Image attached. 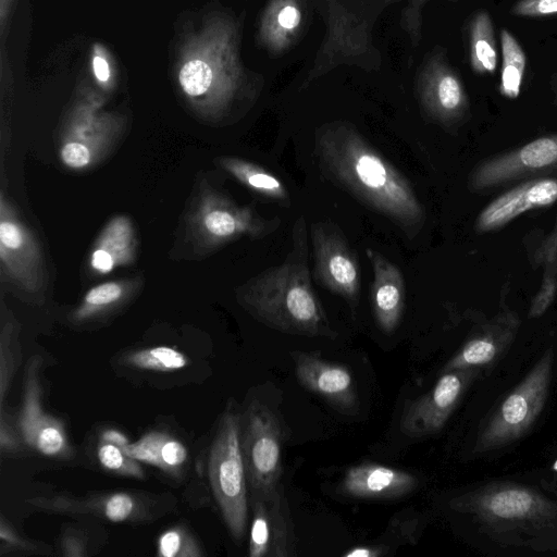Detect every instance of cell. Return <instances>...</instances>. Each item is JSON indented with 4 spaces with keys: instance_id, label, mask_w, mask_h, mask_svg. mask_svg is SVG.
<instances>
[{
    "instance_id": "1",
    "label": "cell",
    "mask_w": 557,
    "mask_h": 557,
    "mask_svg": "<svg viewBox=\"0 0 557 557\" xmlns=\"http://www.w3.org/2000/svg\"><path fill=\"white\" fill-rule=\"evenodd\" d=\"M314 153L334 184L409 237L420 232L425 210L411 184L355 129L344 125L324 129L317 135Z\"/></svg>"
},
{
    "instance_id": "2",
    "label": "cell",
    "mask_w": 557,
    "mask_h": 557,
    "mask_svg": "<svg viewBox=\"0 0 557 557\" xmlns=\"http://www.w3.org/2000/svg\"><path fill=\"white\" fill-rule=\"evenodd\" d=\"M237 298L258 321L277 331L310 337L335 336L311 285L302 216L295 223L293 249L285 261L250 278L238 288Z\"/></svg>"
},
{
    "instance_id": "3",
    "label": "cell",
    "mask_w": 557,
    "mask_h": 557,
    "mask_svg": "<svg viewBox=\"0 0 557 557\" xmlns=\"http://www.w3.org/2000/svg\"><path fill=\"white\" fill-rule=\"evenodd\" d=\"M208 475L231 535L242 542L247 527L249 488L242 450V419L232 404L225 409L212 441Z\"/></svg>"
},
{
    "instance_id": "4",
    "label": "cell",
    "mask_w": 557,
    "mask_h": 557,
    "mask_svg": "<svg viewBox=\"0 0 557 557\" xmlns=\"http://www.w3.org/2000/svg\"><path fill=\"white\" fill-rule=\"evenodd\" d=\"M223 37L218 25L208 24L182 46L177 82L187 102L202 116L216 115L232 90Z\"/></svg>"
},
{
    "instance_id": "5",
    "label": "cell",
    "mask_w": 557,
    "mask_h": 557,
    "mask_svg": "<svg viewBox=\"0 0 557 557\" xmlns=\"http://www.w3.org/2000/svg\"><path fill=\"white\" fill-rule=\"evenodd\" d=\"M249 206H239L210 185L201 186L186 215V230L196 249L215 250L242 237L261 238L280 226Z\"/></svg>"
},
{
    "instance_id": "6",
    "label": "cell",
    "mask_w": 557,
    "mask_h": 557,
    "mask_svg": "<svg viewBox=\"0 0 557 557\" xmlns=\"http://www.w3.org/2000/svg\"><path fill=\"white\" fill-rule=\"evenodd\" d=\"M97 97L87 95L71 110L60 132L59 157L72 171H86L101 162L123 134L122 116L100 110Z\"/></svg>"
},
{
    "instance_id": "7",
    "label": "cell",
    "mask_w": 557,
    "mask_h": 557,
    "mask_svg": "<svg viewBox=\"0 0 557 557\" xmlns=\"http://www.w3.org/2000/svg\"><path fill=\"white\" fill-rule=\"evenodd\" d=\"M552 368L553 351L549 349L492 414L478 437L474 453L500 448L530 429L546 401Z\"/></svg>"
},
{
    "instance_id": "8",
    "label": "cell",
    "mask_w": 557,
    "mask_h": 557,
    "mask_svg": "<svg viewBox=\"0 0 557 557\" xmlns=\"http://www.w3.org/2000/svg\"><path fill=\"white\" fill-rule=\"evenodd\" d=\"M283 434L274 412L253 401L242 422V450L249 492H265L281 482Z\"/></svg>"
},
{
    "instance_id": "9",
    "label": "cell",
    "mask_w": 557,
    "mask_h": 557,
    "mask_svg": "<svg viewBox=\"0 0 557 557\" xmlns=\"http://www.w3.org/2000/svg\"><path fill=\"white\" fill-rule=\"evenodd\" d=\"M311 243L315 281L344 298L355 310L359 302L361 273L357 256L344 234L331 223H313Z\"/></svg>"
},
{
    "instance_id": "10",
    "label": "cell",
    "mask_w": 557,
    "mask_h": 557,
    "mask_svg": "<svg viewBox=\"0 0 557 557\" xmlns=\"http://www.w3.org/2000/svg\"><path fill=\"white\" fill-rule=\"evenodd\" d=\"M451 507L470 511L491 524L549 522L557 508L536 492L518 485L497 484L456 498Z\"/></svg>"
},
{
    "instance_id": "11",
    "label": "cell",
    "mask_w": 557,
    "mask_h": 557,
    "mask_svg": "<svg viewBox=\"0 0 557 557\" xmlns=\"http://www.w3.org/2000/svg\"><path fill=\"white\" fill-rule=\"evenodd\" d=\"M0 264L2 273L23 290L37 293L44 288L46 271L39 243L3 194L0 200Z\"/></svg>"
},
{
    "instance_id": "12",
    "label": "cell",
    "mask_w": 557,
    "mask_h": 557,
    "mask_svg": "<svg viewBox=\"0 0 557 557\" xmlns=\"http://www.w3.org/2000/svg\"><path fill=\"white\" fill-rule=\"evenodd\" d=\"M251 523L248 555L250 557H290L296 555L294 525L280 483L265 492H249Z\"/></svg>"
},
{
    "instance_id": "13",
    "label": "cell",
    "mask_w": 557,
    "mask_h": 557,
    "mask_svg": "<svg viewBox=\"0 0 557 557\" xmlns=\"http://www.w3.org/2000/svg\"><path fill=\"white\" fill-rule=\"evenodd\" d=\"M41 359L34 356L24 373L23 399L18 416V431L22 441L37 453L53 458H69V444L63 423L47 413L41 404L39 368Z\"/></svg>"
},
{
    "instance_id": "14",
    "label": "cell",
    "mask_w": 557,
    "mask_h": 557,
    "mask_svg": "<svg viewBox=\"0 0 557 557\" xmlns=\"http://www.w3.org/2000/svg\"><path fill=\"white\" fill-rule=\"evenodd\" d=\"M554 169H557V134L535 138L478 163L468 185L471 190H486Z\"/></svg>"
},
{
    "instance_id": "15",
    "label": "cell",
    "mask_w": 557,
    "mask_h": 557,
    "mask_svg": "<svg viewBox=\"0 0 557 557\" xmlns=\"http://www.w3.org/2000/svg\"><path fill=\"white\" fill-rule=\"evenodd\" d=\"M476 373V368L457 369L442 373L430 392L406 408L400 420L401 432L412 437L438 432Z\"/></svg>"
},
{
    "instance_id": "16",
    "label": "cell",
    "mask_w": 557,
    "mask_h": 557,
    "mask_svg": "<svg viewBox=\"0 0 557 557\" xmlns=\"http://www.w3.org/2000/svg\"><path fill=\"white\" fill-rule=\"evenodd\" d=\"M292 356L297 380L304 387L342 412L351 414L357 410L356 383L346 366L326 361L314 352L296 351Z\"/></svg>"
},
{
    "instance_id": "17",
    "label": "cell",
    "mask_w": 557,
    "mask_h": 557,
    "mask_svg": "<svg viewBox=\"0 0 557 557\" xmlns=\"http://www.w3.org/2000/svg\"><path fill=\"white\" fill-rule=\"evenodd\" d=\"M557 201V178L537 177L525 181L488 202L474 222L476 233L503 227L520 214L552 206Z\"/></svg>"
},
{
    "instance_id": "18",
    "label": "cell",
    "mask_w": 557,
    "mask_h": 557,
    "mask_svg": "<svg viewBox=\"0 0 557 557\" xmlns=\"http://www.w3.org/2000/svg\"><path fill=\"white\" fill-rule=\"evenodd\" d=\"M366 255L373 271L370 287L373 315L382 332L391 334L398 326L405 310V278L399 268L381 252L367 248Z\"/></svg>"
},
{
    "instance_id": "19",
    "label": "cell",
    "mask_w": 557,
    "mask_h": 557,
    "mask_svg": "<svg viewBox=\"0 0 557 557\" xmlns=\"http://www.w3.org/2000/svg\"><path fill=\"white\" fill-rule=\"evenodd\" d=\"M417 485L418 479L407 471L364 462L350 467L339 487L354 498L395 499L409 494Z\"/></svg>"
},
{
    "instance_id": "20",
    "label": "cell",
    "mask_w": 557,
    "mask_h": 557,
    "mask_svg": "<svg viewBox=\"0 0 557 557\" xmlns=\"http://www.w3.org/2000/svg\"><path fill=\"white\" fill-rule=\"evenodd\" d=\"M137 239L132 220L124 214L111 218L96 238L89 252L91 272L103 275L136 259Z\"/></svg>"
},
{
    "instance_id": "21",
    "label": "cell",
    "mask_w": 557,
    "mask_h": 557,
    "mask_svg": "<svg viewBox=\"0 0 557 557\" xmlns=\"http://www.w3.org/2000/svg\"><path fill=\"white\" fill-rule=\"evenodd\" d=\"M518 320L512 314L495 319L483 331L469 339L445 364L442 373L466 368H478L493 362L512 342Z\"/></svg>"
},
{
    "instance_id": "22",
    "label": "cell",
    "mask_w": 557,
    "mask_h": 557,
    "mask_svg": "<svg viewBox=\"0 0 557 557\" xmlns=\"http://www.w3.org/2000/svg\"><path fill=\"white\" fill-rule=\"evenodd\" d=\"M129 457L154 466L172 476H181L187 461L185 445L176 437L152 431L122 448Z\"/></svg>"
},
{
    "instance_id": "23",
    "label": "cell",
    "mask_w": 557,
    "mask_h": 557,
    "mask_svg": "<svg viewBox=\"0 0 557 557\" xmlns=\"http://www.w3.org/2000/svg\"><path fill=\"white\" fill-rule=\"evenodd\" d=\"M140 284L134 278L109 281L91 287L73 310L71 320L79 324L113 312L131 299Z\"/></svg>"
},
{
    "instance_id": "24",
    "label": "cell",
    "mask_w": 557,
    "mask_h": 557,
    "mask_svg": "<svg viewBox=\"0 0 557 557\" xmlns=\"http://www.w3.org/2000/svg\"><path fill=\"white\" fill-rule=\"evenodd\" d=\"M216 163L240 184L262 197L287 206L289 195L284 183L267 169L236 157H221Z\"/></svg>"
},
{
    "instance_id": "25",
    "label": "cell",
    "mask_w": 557,
    "mask_h": 557,
    "mask_svg": "<svg viewBox=\"0 0 557 557\" xmlns=\"http://www.w3.org/2000/svg\"><path fill=\"white\" fill-rule=\"evenodd\" d=\"M494 27L487 12L479 13L471 25L470 60L478 74H494L497 66Z\"/></svg>"
},
{
    "instance_id": "26",
    "label": "cell",
    "mask_w": 557,
    "mask_h": 557,
    "mask_svg": "<svg viewBox=\"0 0 557 557\" xmlns=\"http://www.w3.org/2000/svg\"><path fill=\"white\" fill-rule=\"evenodd\" d=\"M503 63L500 70L499 91L503 96L515 99L519 96L524 76L527 59L520 44L507 29L500 30Z\"/></svg>"
},
{
    "instance_id": "27",
    "label": "cell",
    "mask_w": 557,
    "mask_h": 557,
    "mask_svg": "<svg viewBox=\"0 0 557 557\" xmlns=\"http://www.w3.org/2000/svg\"><path fill=\"white\" fill-rule=\"evenodd\" d=\"M124 364L141 370L172 372L185 368L187 357L168 346H157L127 354L123 358Z\"/></svg>"
},
{
    "instance_id": "28",
    "label": "cell",
    "mask_w": 557,
    "mask_h": 557,
    "mask_svg": "<svg viewBox=\"0 0 557 557\" xmlns=\"http://www.w3.org/2000/svg\"><path fill=\"white\" fill-rule=\"evenodd\" d=\"M434 106L437 115L444 120H454L465 112L467 97L457 77L442 74L437 77L434 90Z\"/></svg>"
},
{
    "instance_id": "29",
    "label": "cell",
    "mask_w": 557,
    "mask_h": 557,
    "mask_svg": "<svg viewBox=\"0 0 557 557\" xmlns=\"http://www.w3.org/2000/svg\"><path fill=\"white\" fill-rule=\"evenodd\" d=\"M17 331L12 318L2 319L0 334V400L4 401L5 394L10 387L16 366L18 363V348L15 343Z\"/></svg>"
},
{
    "instance_id": "30",
    "label": "cell",
    "mask_w": 557,
    "mask_h": 557,
    "mask_svg": "<svg viewBox=\"0 0 557 557\" xmlns=\"http://www.w3.org/2000/svg\"><path fill=\"white\" fill-rule=\"evenodd\" d=\"M97 457L100 465L108 471L137 479L144 476L143 468L137 460L115 444L101 441L97 447Z\"/></svg>"
},
{
    "instance_id": "31",
    "label": "cell",
    "mask_w": 557,
    "mask_h": 557,
    "mask_svg": "<svg viewBox=\"0 0 557 557\" xmlns=\"http://www.w3.org/2000/svg\"><path fill=\"white\" fill-rule=\"evenodd\" d=\"M157 554L163 557H191L200 556L201 552L186 530L175 527L160 535Z\"/></svg>"
},
{
    "instance_id": "32",
    "label": "cell",
    "mask_w": 557,
    "mask_h": 557,
    "mask_svg": "<svg viewBox=\"0 0 557 557\" xmlns=\"http://www.w3.org/2000/svg\"><path fill=\"white\" fill-rule=\"evenodd\" d=\"M136 503L127 493H114L108 496L102 504L103 516L112 522L126 521L135 511Z\"/></svg>"
},
{
    "instance_id": "33",
    "label": "cell",
    "mask_w": 557,
    "mask_h": 557,
    "mask_svg": "<svg viewBox=\"0 0 557 557\" xmlns=\"http://www.w3.org/2000/svg\"><path fill=\"white\" fill-rule=\"evenodd\" d=\"M511 13L517 16L543 17L557 14V0H519Z\"/></svg>"
},
{
    "instance_id": "34",
    "label": "cell",
    "mask_w": 557,
    "mask_h": 557,
    "mask_svg": "<svg viewBox=\"0 0 557 557\" xmlns=\"http://www.w3.org/2000/svg\"><path fill=\"white\" fill-rule=\"evenodd\" d=\"M21 435H17L7 422L3 411H1L0 422V447L2 451H17L21 449Z\"/></svg>"
},
{
    "instance_id": "35",
    "label": "cell",
    "mask_w": 557,
    "mask_h": 557,
    "mask_svg": "<svg viewBox=\"0 0 557 557\" xmlns=\"http://www.w3.org/2000/svg\"><path fill=\"white\" fill-rule=\"evenodd\" d=\"M92 69L98 82L103 86H109L112 79L110 64L104 55V52L98 46H95Z\"/></svg>"
},
{
    "instance_id": "36",
    "label": "cell",
    "mask_w": 557,
    "mask_h": 557,
    "mask_svg": "<svg viewBox=\"0 0 557 557\" xmlns=\"http://www.w3.org/2000/svg\"><path fill=\"white\" fill-rule=\"evenodd\" d=\"M0 540L2 544H5L9 548L27 549L29 547L27 542L21 539L3 518H1L0 524Z\"/></svg>"
},
{
    "instance_id": "37",
    "label": "cell",
    "mask_w": 557,
    "mask_h": 557,
    "mask_svg": "<svg viewBox=\"0 0 557 557\" xmlns=\"http://www.w3.org/2000/svg\"><path fill=\"white\" fill-rule=\"evenodd\" d=\"M278 23L287 29H292L299 24L300 13L294 7H285L278 14Z\"/></svg>"
},
{
    "instance_id": "38",
    "label": "cell",
    "mask_w": 557,
    "mask_h": 557,
    "mask_svg": "<svg viewBox=\"0 0 557 557\" xmlns=\"http://www.w3.org/2000/svg\"><path fill=\"white\" fill-rule=\"evenodd\" d=\"M63 553L65 556H83L84 546L79 539L69 535L63 541Z\"/></svg>"
},
{
    "instance_id": "39",
    "label": "cell",
    "mask_w": 557,
    "mask_h": 557,
    "mask_svg": "<svg viewBox=\"0 0 557 557\" xmlns=\"http://www.w3.org/2000/svg\"><path fill=\"white\" fill-rule=\"evenodd\" d=\"M383 554L382 548L374 546H357L344 553L345 557H377Z\"/></svg>"
},
{
    "instance_id": "40",
    "label": "cell",
    "mask_w": 557,
    "mask_h": 557,
    "mask_svg": "<svg viewBox=\"0 0 557 557\" xmlns=\"http://www.w3.org/2000/svg\"><path fill=\"white\" fill-rule=\"evenodd\" d=\"M101 441L115 444L121 448L125 447L127 444L131 443L123 433L113 429L104 431L101 436Z\"/></svg>"
},
{
    "instance_id": "41",
    "label": "cell",
    "mask_w": 557,
    "mask_h": 557,
    "mask_svg": "<svg viewBox=\"0 0 557 557\" xmlns=\"http://www.w3.org/2000/svg\"><path fill=\"white\" fill-rule=\"evenodd\" d=\"M553 470L557 472V459L555 460V462L553 463Z\"/></svg>"
}]
</instances>
